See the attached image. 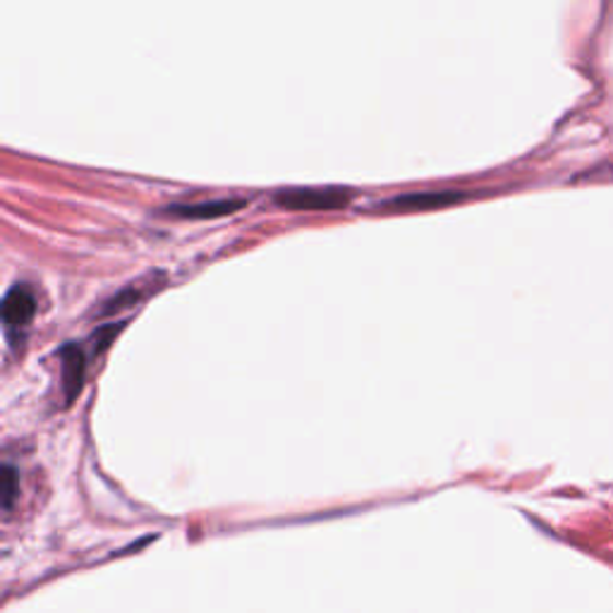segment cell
<instances>
[{
    "label": "cell",
    "instance_id": "8992f818",
    "mask_svg": "<svg viewBox=\"0 0 613 613\" xmlns=\"http://www.w3.org/2000/svg\"><path fill=\"white\" fill-rule=\"evenodd\" d=\"M245 207L242 199H213V201H197V204H171V216H181V219H221V216L235 213Z\"/></svg>",
    "mask_w": 613,
    "mask_h": 613
},
{
    "label": "cell",
    "instance_id": "ba28073f",
    "mask_svg": "<svg viewBox=\"0 0 613 613\" xmlns=\"http://www.w3.org/2000/svg\"><path fill=\"white\" fill-rule=\"evenodd\" d=\"M15 489H18V472L12 465L3 467V506L10 510L12 501H15Z\"/></svg>",
    "mask_w": 613,
    "mask_h": 613
},
{
    "label": "cell",
    "instance_id": "3957f363",
    "mask_svg": "<svg viewBox=\"0 0 613 613\" xmlns=\"http://www.w3.org/2000/svg\"><path fill=\"white\" fill-rule=\"evenodd\" d=\"M460 199H465V192L455 189H443V192H410V195L393 197L389 201L381 204V209L391 211H425L433 207H449Z\"/></svg>",
    "mask_w": 613,
    "mask_h": 613
},
{
    "label": "cell",
    "instance_id": "5b68a950",
    "mask_svg": "<svg viewBox=\"0 0 613 613\" xmlns=\"http://www.w3.org/2000/svg\"><path fill=\"white\" fill-rule=\"evenodd\" d=\"M36 314V298L27 286H12L3 298V322L8 328L27 326Z\"/></svg>",
    "mask_w": 613,
    "mask_h": 613
},
{
    "label": "cell",
    "instance_id": "6da1fadb",
    "mask_svg": "<svg viewBox=\"0 0 613 613\" xmlns=\"http://www.w3.org/2000/svg\"><path fill=\"white\" fill-rule=\"evenodd\" d=\"M352 189L343 187H292L280 189L276 201L290 211H331L350 204Z\"/></svg>",
    "mask_w": 613,
    "mask_h": 613
},
{
    "label": "cell",
    "instance_id": "277c9868",
    "mask_svg": "<svg viewBox=\"0 0 613 613\" xmlns=\"http://www.w3.org/2000/svg\"><path fill=\"white\" fill-rule=\"evenodd\" d=\"M62 362V393H66V405H70L82 391L84 374H86V355L77 343H68L60 348Z\"/></svg>",
    "mask_w": 613,
    "mask_h": 613
},
{
    "label": "cell",
    "instance_id": "7a4b0ae2",
    "mask_svg": "<svg viewBox=\"0 0 613 613\" xmlns=\"http://www.w3.org/2000/svg\"><path fill=\"white\" fill-rule=\"evenodd\" d=\"M165 276L161 271H149L144 276H139L132 284H127L120 292H115L113 298H108L101 310L96 312L99 316H113L123 310H130V307H137L139 302H144L149 296L159 290V286L163 284Z\"/></svg>",
    "mask_w": 613,
    "mask_h": 613
},
{
    "label": "cell",
    "instance_id": "52a82bcc",
    "mask_svg": "<svg viewBox=\"0 0 613 613\" xmlns=\"http://www.w3.org/2000/svg\"><path fill=\"white\" fill-rule=\"evenodd\" d=\"M123 326H125V322H118V324H111V326H99L94 334H92V338H89V343L94 345V352H104L108 345L115 340V336L120 334L123 331Z\"/></svg>",
    "mask_w": 613,
    "mask_h": 613
}]
</instances>
